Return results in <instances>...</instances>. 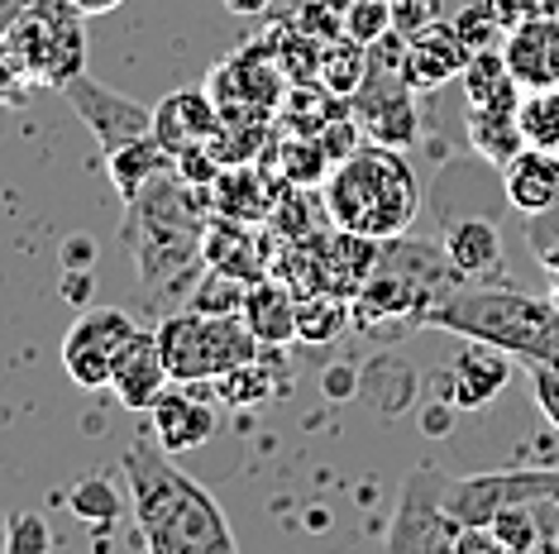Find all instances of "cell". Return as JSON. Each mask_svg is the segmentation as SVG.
<instances>
[{
  "label": "cell",
  "instance_id": "obj_1",
  "mask_svg": "<svg viewBox=\"0 0 559 554\" xmlns=\"http://www.w3.org/2000/svg\"><path fill=\"white\" fill-rule=\"evenodd\" d=\"M206 225H211L206 186L182 182L173 168L158 172L144 192L124 201V220L116 239L139 277L144 306L158 311L163 301L192 292V282L206 268V258H201Z\"/></svg>",
  "mask_w": 559,
  "mask_h": 554
},
{
  "label": "cell",
  "instance_id": "obj_2",
  "mask_svg": "<svg viewBox=\"0 0 559 554\" xmlns=\"http://www.w3.org/2000/svg\"><path fill=\"white\" fill-rule=\"evenodd\" d=\"M124 483L134 502L139 545L154 554H230L239 540L225 521L221 502L182 473L173 455L154 439V431H139L124 449Z\"/></svg>",
  "mask_w": 559,
  "mask_h": 554
},
{
  "label": "cell",
  "instance_id": "obj_3",
  "mask_svg": "<svg viewBox=\"0 0 559 554\" xmlns=\"http://www.w3.org/2000/svg\"><path fill=\"white\" fill-rule=\"evenodd\" d=\"M416 210H421V182L392 144L368 138L349 158H340L325 178V216L349 234L383 244V239L412 230Z\"/></svg>",
  "mask_w": 559,
  "mask_h": 554
},
{
  "label": "cell",
  "instance_id": "obj_4",
  "mask_svg": "<svg viewBox=\"0 0 559 554\" xmlns=\"http://www.w3.org/2000/svg\"><path fill=\"white\" fill-rule=\"evenodd\" d=\"M430 325L507 349L512 359H559V311L550 297H526L507 282L460 287L430 311Z\"/></svg>",
  "mask_w": 559,
  "mask_h": 554
},
{
  "label": "cell",
  "instance_id": "obj_5",
  "mask_svg": "<svg viewBox=\"0 0 559 554\" xmlns=\"http://www.w3.org/2000/svg\"><path fill=\"white\" fill-rule=\"evenodd\" d=\"M154 335L173 383H215L221 373L263 354V345L239 316H206V311H187V306L163 316Z\"/></svg>",
  "mask_w": 559,
  "mask_h": 554
},
{
  "label": "cell",
  "instance_id": "obj_6",
  "mask_svg": "<svg viewBox=\"0 0 559 554\" xmlns=\"http://www.w3.org/2000/svg\"><path fill=\"white\" fill-rule=\"evenodd\" d=\"M86 15L72 0H24L5 44L34 86H68L78 72H86Z\"/></svg>",
  "mask_w": 559,
  "mask_h": 554
},
{
  "label": "cell",
  "instance_id": "obj_7",
  "mask_svg": "<svg viewBox=\"0 0 559 554\" xmlns=\"http://www.w3.org/2000/svg\"><path fill=\"white\" fill-rule=\"evenodd\" d=\"M139 335V325L130 311L120 306H92L82 311L78 321H72L68 339H62V369L78 387L86 393H100V387H110V363L130 339Z\"/></svg>",
  "mask_w": 559,
  "mask_h": 554
},
{
  "label": "cell",
  "instance_id": "obj_8",
  "mask_svg": "<svg viewBox=\"0 0 559 554\" xmlns=\"http://www.w3.org/2000/svg\"><path fill=\"white\" fill-rule=\"evenodd\" d=\"M206 96L215 100L221 120H269L283 106V68L263 58V48H245L211 68Z\"/></svg>",
  "mask_w": 559,
  "mask_h": 554
},
{
  "label": "cell",
  "instance_id": "obj_9",
  "mask_svg": "<svg viewBox=\"0 0 559 554\" xmlns=\"http://www.w3.org/2000/svg\"><path fill=\"white\" fill-rule=\"evenodd\" d=\"M349 116L364 130V138H373V144H392V148L412 144L416 100H412V82L402 77V62L397 68H383V62L368 68L364 86L349 96Z\"/></svg>",
  "mask_w": 559,
  "mask_h": 554
},
{
  "label": "cell",
  "instance_id": "obj_10",
  "mask_svg": "<svg viewBox=\"0 0 559 554\" xmlns=\"http://www.w3.org/2000/svg\"><path fill=\"white\" fill-rule=\"evenodd\" d=\"M62 96H68L72 110H78V120L96 134L100 154H110V148H124V144H134V138L154 134V110L139 106L134 96H120L116 86L96 82L92 72H78V77L62 86Z\"/></svg>",
  "mask_w": 559,
  "mask_h": 554
},
{
  "label": "cell",
  "instance_id": "obj_11",
  "mask_svg": "<svg viewBox=\"0 0 559 554\" xmlns=\"http://www.w3.org/2000/svg\"><path fill=\"white\" fill-rule=\"evenodd\" d=\"M460 531L464 526L440 507L436 493H430L426 469L416 478H406L397 516H392V531H388V550H444L450 554V545H454V535Z\"/></svg>",
  "mask_w": 559,
  "mask_h": 554
},
{
  "label": "cell",
  "instance_id": "obj_12",
  "mask_svg": "<svg viewBox=\"0 0 559 554\" xmlns=\"http://www.w3.org/2000/svg\"><path fill=\"white\" fill-rule=\"evenodd\" d=\"M474 48L464 44V34L454 24H426V29L406 34V58H402V77L412 82V92H436V86L464 77Z\"/></svg>",
  "mask_w": 559,
  "mask_h": 554
},
{
  "label": "cell",
  "instance_id": "obj_13",
  "mask_svg": "<svg viewBox=\"0 0 559 554\" xmlns=\"http://www.w3.org/2000/svg\"><path fill=\"white\" fill-rule=\"evenodd\" d=\"M148 431L177 459L215 435V407L206 397H197V383H168V393L148 407Z\"/></svg>",
  "mask_w": 559,
  "mask_h": 554
},
{
  "label": "cell",
  "instance_id": "obj_14",
  "mask_svg": "<svg viewBox=\"0 0 559 554\" xmlns=\"http://www.w3.org/2000/svg\"><path fill=\"white\" fill-rule=\"evenodd\" d=\"M201 258H206V268L259 282V277H269V268H273V244H269V234H259L249 220H230V216H215L211 210L206 239H201Z\"/></svg>",
  "mask_w": 559,
  "mask_h": 554
},
{
  "label": "cell",
  "instance_id": "obj_15",
  "mask_svg": "<svg viewBox=\"0 0 559 554\" xmlns=\"http://www.w3.org/2000/svg\"><path fill=\"white\" fill-rule=\"evenodd\" d=\"M507 383H512V354L483 345V339H468V349L444 373V397L460 411H483L488 401H498Z\"/></svg>",
  "mask_w": 559,
  "mask_h": 554
},
{
  "label": "cell",
  "instance_id": "obj_16",
  "mask_svg": "<svg viewBox=\"0 0 559 554\" xmlns=\"http://www.w3.org/2000/svg\"><path fill=\"white\" fill-rule=\"evenodd\" d=\"M168 383L173 377H168V363L158 354V335L139 325V335L120 349L116 363H110V393H116L120 407L148 411L163 393H168Z\"/></svg>",
  "mask_w": 559,
  "mask_h": 554
},
{
  "label": "cell",
  "instance_id": "obj_17",
  "mask_svg": "<svg viewBox=\"0 0 559 554\" xmlns=\"http://www.w3.org/2000/svg\"><path fill=\"white\" fill-rule=\"evenodd\" d=\"M502 62L507 72L526 86H559V15H536V20H521L502 44Z\"/></svg>",
  "mask_w": 559,
  "mask_h": 554
},
{
  "label": "cell",
  "instance_id": "obj_18",
  "mask_svg": "<svg viewBox=\"0 0 559 554\" xmlns=\"http://www.w3.org/2000/svg\"><path fill=\"white\" fill-rule=\"evenodd\" d=\"M444 254H450L464 282H502L507 277L502 234L488 216H454L444 225Z\"/></svg>",
  "mask_w": 559,
  "mask_h": 554
},
{
  "label": "cell",
  "instance_id": "obj_19",
  "mask_svg": "<svg viewBox=\"0 0 559 554\" xmlns=\"http://www.w3.org/2000/svg\"><path fill=\"white\" fill-rule=\"evenodd\" d=\"M277 186H283V178H273L269 168H259V162H239V168H221V178L206 186V196H211L215 216L269 225Z\"/></svg>",
  "mask_w": 559,
  "mask_h": 554
},
{
  "label": "cell",
  "instance_id": "obj_20",
  "mask_svg": "<svg viewBox=\"0 0 559 554\" xmlns=\"http://www.w3.org/2000/svg\"><path fill=\"white\" fill-rule=\"evenodd\" d=\"M215 130H221V110L206 96V86L163 96V106L154 110V138L168 148V158L187 154V148H206Z\"/></svg>",
  "mask_w": 559,
  "mask_h": 554
},
{
  "label": "cell",
  "instance_id": "obj_21",
  "mask_svg": "<svg viewBox=\"0 0 559 554\" xmlns=\"http://www.w3.org/2000/svg\"><path fill=\"white\" fill-rule=\"evenodd\" d=\"M502 192L516 216H540L559 201V154L550 148H521L502 162Z\"/></svg>",
  "mask_w": 559,
  "mask_h": 554
},
{
  "label": "cell",
  "instance_id": "obj_22",
  "mask_svg": "<svg viewBox=\"0 0 559 554\" xmlns=\"http://www.w3.org/2000/svg\"><path fill=\"white\" fill-rule=\"evenodd\" d=\"M239 321L253 330V339L269 349H283L297 339V292H292L287 282H277V277H259V282H249L245 292V306H239Z\"/></svg>",
  "mask_w": 559,
  "mask_h": 554
},
{
  "label": "cell",
  "instance_id": "obj_23",
  "mask_svg": "<svg viewBox=\"0 0 559 554\" xmlns=\"http://www.w3.org/2000/svg\"><path fill=\"white\" fill-rule=\"evenodd\" d=\"M259 168H269L273 178H283L292 186H325L330 178V154H325V144L316 134H283V138H269V148H263V158H259Z\"/></svg>",
  "mask_w": 559,
  "mask_h": 554
},
{
  "label": "cell",
  "instance_id": "obj_24",
  "mask_svg": "<svg viewBox=\"0 0 559 554\" xmlns=\"http://www.w3.org/2000/svg\"><path fill=\"white\" fill-rule=\"evenodd\" d=\"M100 158H106V172H110V182H116L120 201H130L134 192H144L158 172L173 168L168 148H163L154 134L134 138V144H124V148H110V154H100Z\"/></svg>",
  "mask_w": 559,
  "mask_h": 554
},
{
  "label": "cell",
  "instance_id": "obj_25",
  "mask_svg": "<svg viewBox=\"0 0 559 554\" xmlns=\"http://www.w3.org/2000/svg\"><path fill=\"white\" fill-rule=\"evenodd\" d=\"M468 138L492 168H502L507 158H516L521 148V124H516V106H468Z\"/></svg>",
  "mask_w": 559,
  "mask_h": 554
},
{
  "label": "cell",
  "instance_id": "obj_26",
  "mask_svg": "<svg viewBox=\"0 0 559 554\" xmlns=\"http://www.w3.org/2000/svg\"><path fill=\"white\" fill-rule=\"evenodd\" d=\"M215 397L221 401H230V407H263V401H273L277 397V369H273V359H269V345H263V354L259 359H249V363H239V369L230 373H221L215 377Z\"/></svg>",
  "mask_w": 559,
  "mask_h": 554
},
{
  "label": "cell",
  "instance_id": "obj_27",
  "mask_svg": "<svg viewBox=\"0 0 559 554\" xmlns=\"http://www.w3.org/2000/svg\"><path fill=\"white\" fill-rule=\"evenodd\" d=\"M68 507L82 526H92L96 535H110L124 516V497L106 473H92V478H78V487L68 493Z\"/></svg>",
  "mask_w": 559,
  "mask_h": 554
},
{
  "label": "cell",
  "instance_id": "obj_28",
  "mask_svg": "<svg viewBox=\"0 0 559 554\" xmlns=\"http://www.w3.org/2000/svg\"><path fill=\"white\" fill-rule=\"evenodd\" d=\"M354 321V301L340 292H307L297 297V339L301 345H330Z\"/></svg>",
  "mask_w": 559,
  "mask_h": 554
},
{
  "label": "cell",
  "instance_id": "obj_29",
  "mask_svg": "<svg viewBox=\"0 0 559 554\" xmlns=\"http://www.w3.org/2000/svg\"><path fill=\"white\" fill-rule=\"evenodd\" d=\"M516 124L521 144L559 154V86H526V96L516 100Z\"/></svg>",
  "mask_w": 559,
  "mask_h": 554
},
{
  "label": "cell",
  "instance_id": "obj_30",
  "mask_svg": "<svg viewBox=\"0 0 559 554\" xmlns=\"http://www.w3.org/2000/svg\"><path fill=\"white\" fill-rule=\"evenodd\" d=\"M368 48L364 44H354L349 34L340 44H330V48H321V82L330 96H340V100H349L354 92H359L364 86V77H368V68H373V62L364 58Z\"/></svg>",
  "mask_w": 559,
  "mask_h": 554
},
{
  "label": "cell",
  "instance_id": "obj_31",
  "mask_svg": "<svg viewBox=\"0 0 559 554\" xmlns=\"http://www.w3.org/2000/svg\"><path fill=\"white\" fill-rule=\"evenodd\" d=\"M245 292H249L245 277H230L221 268H201V277L192 282V292L182 297V306L187 311H206V316H239Z\"/></svg>",
  "mask_w": 559,
  "mask_h": 554
},
{
  "label": "cell",
  "instance_id": "obj_32",
  "mask_svg": "<svg viewBox=\"0 0 559 554\" xmlns=\"http://www.w3.org/2000/svg\"><path fill=\"white\" fill-rule=\"evenodd\" d=\"M325 220H330V216H316V210H311L307 186H292V182L277 186L273 216H269V230H273L277 239H311L316 230H325Z\"/></svg>",
  "mask_w": 559,
  "mask_h": 554
},
{
  "label": "cell",
  "instance_id": "obj_33",
  "mask_svg": "<svg viewBox=\"0 0 559 554\" xmlns=\"http://www.w3.org/2000/svg\"><path fill=\"white\" fill-rule=\"evenodd\" d=\"M340 29H345L354 44L373 48L392 29V0H354V5L345 10V24H340Z\"/></svg>",
  "mask_w": 559,
  "mask_h": 554
},
{
  "label": "cell",
  "instance_id": "obj_34",
  "mask_svg": "<svg viewBox=\"0 0 559 554\" xmlns=\"http://www.w3.org/2000/svg\"><path fill=\"white\" fill-rule=\"evenodd\" d=\"M531 220V254L545 273H559V201L550 210H540V216H526Z\"/></svg>",
  "mask_w": 559,
  "mask_h": 554
},
{
  "label": "cell",
  "instance_id": "obj_35",
  "mask_svg": "<svg viewBox=\"0 0 559 554\" xmlns=\"http://www.w3.org/2000/svg\"><path fill=\"white\" fill-rule=\"evenodd\" d=\"M53 545V531H48V521L44 516H34V511H20V516H10V526H5V550H48Z\"/></svg>",
  "mask_w": 559,
  "mask_h": 554
},
{
  "label": "cell",
  "instance_id": "obj_36",
  "mask_svg": "<svg viewBox=\"0 0 559 554\" xmlns=\"http://www.w3.org/2000/svg\"><path fill=\"white\" fill-rule=\"evenodd\" d=\"M531 383H536V401L550 416V425H559V363L555 359H526Z\"/></svg>",
  "mask_w": 559,
  "mask_h": 554
},
{
  "label": "cell",
  "instance_id": "obj_37",
  "mask_svg": "<svg viewBox=\"0 0 559 554\" xmlns=\"http://www.w3.org/2000/svg\"><path fill=\"white\" fill-rule=\"evenodd\" d=\"M392 24H397L402 34H416V29H426V24H436V5H430V0H392Z\"/></svg>",
  "mask_w": 559,
  "mask_h": 554
},
{
  "label": "cell",
  "instance_id": "obj_38",
  "mask_svg": "<svg viewBox=\"0 0 559 554\" xmlns=\"http://www.w3.org/2000/svg\"><path fill=\"white\" fill-rule=\"evenodd\" d=\"M72 5H78V10H82V15H86V20H92V15H110V10H120V5H124V0H72Z\"/></svg>",
  "mask_w": 559,
  "mask_h": 554
},
{
  "label": "cell",
  "instance_id": "obj_39",
  "mask_svg": "<svg viewBox=\"0 0 559 554\" xmlns=\"http://www.w3.org/2000/svg\"><path fill=\"white\" fill-rule=\"evenodd\" d=\"M225 5H230L235 15H263V10H269L273 0H225Z\"/></svg>",
  "mask_w": 559,
  "mask_h": 554
},
{
  "label": "cell",
  "instance_id": "obj_40",
  "mask_svg": "<svg viewBox=\"0 0 559 554\" xmlns=\"http://www.w3.org/2000/svg\"><path fill=\"white\" fill-rule=\"evenodd\" d=\"M550 301H555V311H559V273H550Z\"/></svg>",
  "mask_w": 559,
  "mask_h": 554
}]
</instances>
